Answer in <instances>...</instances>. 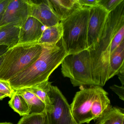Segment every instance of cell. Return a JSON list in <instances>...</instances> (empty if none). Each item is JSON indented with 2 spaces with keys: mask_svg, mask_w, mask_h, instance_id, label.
Wrapping results in <instances>:
<instances>
[{
  "mask_svg": "<svg viewBox=\"0 0 124 124\" xmlns=\"http://www.w3.org/2000/svg\"><path fill=\"white\" fill-rule=\"evenodd\" d=\"M124 25V0L109 13L97 47L89 51L92 74L96 85L103 86L109 80V58L112 40L116 33Z\"/></svg>",
  "mask_w": 124,
  "mask_h": 124,
  "instance_id": "obj_1",
  "label": "cell"
},
{
  "mask_svg": "<svg viewBox=\"0 0 124 124\" xmlns=\"http://www.w3.org/2000/svg\"><path fill=\"white\" fill-rule=\"evenodd\" d=\"M42 46V52L38 59L8 81L14 90L34 87L48 80L67 55L62 39L56 45Z\"/></svg>",
  "mask_w": 124,
  "mask_h": 124,
  "instance_id": "obj_2",
  "label": "cell"
},
{
  "mask_svg": "<svg viewBox=\"0 0 124 124\" xmlns=\"http://www.w3.org/2000/svg\"><path fill=\"white\" fill-rule=\"evenodd\" d=\"M70 106L75 122L88 124L103 115L110 106V101L102 87L90 85L77 92Z\"/></svg>",
  "mask_w": 124,
  "mask_h": 124,
  "instance_id": "obj_3",
  "label": "cell"
},
{
  "mask_svg": "<svg viewBox=\"0 0 124 124\" xmlns=\"http://www.w3.org/2000/svg\"><path fill=\"white\" fill-rule=\"evenodd\" d=\"M90 8L82 7L61 21L62 43L67 55L88 49L87 28Z\"/></svg>",
  "mask_w": 124,
  "mask_h": 124,
  "instance_id": "obj_4",
  "label": "cell"
},
{
  "mask_svg": "<svg viewBox=\"0 0 124 124\" xmlns=\"http://www.w3.org/2000/svg\"><path fill=\"white\" fill-rule=\"evenodd\" d=\"M43 46L37 43L18 44L3 55L0 66V80L8 82L38 59Z\"/></svg>",
  "mask_w": 124,
  "mask_h": 124,
  "instance_id": "obj_5",
  "label": "cell"
},
{
  "mask_svg": "<svg viewBox=\"0 0 124 124\" xmlns=\"http://www.w3.org/2000/svg\"><path fill=\"white\" fill-rule=\"evenodd\" d=\"M61 64L63 76L69 78L74 87L96 85L93 78L90 55L88 49L67 55Z\"/></svg>",
  "mask_w": 124,
  "mask_h": 124,
  "instance_id": "obj_6",
  "label": "cell"
},
{
  "mask_svg": "<svg viewBox=\"0 0 124 124\" xmlns=\"http://www.w3.org/2000/svg\"><path fill=\"white\" fill-rule=\"evenodd\" d=\"M48 94L51 106L46 111L50 124H75L70 106L59 88L51 85Z\"/></svg>",
  "mask_w": 124,
  "mask_h": 124,
  "instance_id": "obj_7",
  "label": "cell"
},
{
  "mask_svg": "<svg viewBox=\"0 0 124 124\" xmlns=\"http://www.w3.org/2000/svg\"><path fill=\"white\" fill-rule=\"evenodd\" d=\"M109 13L99 5L90 8L87 28V47L89 51L97 47Z\"/></svg>",
  "mask_w": 124,
  "mask_h": 124,
  "instance_id": "obj_8",
  "label": "cell"
},
{
  "mask_svg": "<svg viewBox=\"0 0 124 124\" xmlns=\"http://www.w3.org/2000/svg\"><path fill=\"white\" fill-rule=\"evenodd\" d=\"M29 16L28 0H11L0 23V27L9 25L20 28Z\"/></svg>",
  "mask_w": 124,
  "mask_h": 124,
  "instance_id": "obj_9",
  "label": "cell"
},
{
  "mask_svg": "<svg viewBox=\"0 0 124 124\" xmlns=\"http://www.w3.org/2000/svg\"><path fill=\"white\" fill-rule=\"evenodd\" d=\"M29 16L35 18L45 27L54 26L61 22L54 13L48 0L39 3L28 0Z\"/></svg>",
  "mask_w": 124,
  "mask_h": 124,
  "instance_id": "obj_10",
  "label": "cell"
},
{
  "mask_svg": "<svg viewBox=\"0 0 124 124\" xmlns=\"http://www.w3.org/2000/svg\"><path fill=\"white\" fill-rule=\"evenodd\" d=\"M45 27L39 21L32 16H29L20 28L18 44L37 43L40 39Z\"/></svg>",
  "mask_w": 124,
  "mask_h": 124,
  "instance_id": "obj_11",
  "label": "cell"
},
{
  "mask_svg": "<svg viewBox=\"0 0 124 124\" xmlns=\"http://www.w3.org/2000/svg\"><path fill=\"white\" fill-rule=\"evenodd\" d=\"M51 7L61 21L82 8L78 0H48Z\"/></svg>",
  "mask_w": 124,
  "mask_h": 124,
  "instance_id": "obj_12",
  "label": "cell"
},
{
  "mask_svg": "<svg viewBox=\"0 0 124 124\" xmlns=\"http://www.w3.org/2000/svg\"><path fill=\"white\" fill-rule=\"evenodd\" d=\"M124 40L110 55L108 67V79L117 75L124 66Z\"/></svg>",
  "mask_w": 124,
  "mask_h": 124,
  "instance_id": "obj_13",
  "label": "cell"
},
{
  "mask_svg": "<svg viewBox=\"0 0 124 124\" xmlns=\"http://www.w3.org/2000/svg\"><path fill=\"white\" fill-rule=\"evenodd\" d=\"M63 29L61 22L46 27L37 44L42 46H55L62 38Z\"/></svg>",
  "mask_w": 124,
  "mask_h": 124,
  "instance_id": "obj_14",
  "label": "cell"
},
{
  "mask_svg": "<svg viewBox=\"0 0 124 124\" xmlns=\"http://www.w3.org/2000/svg\"><path fill=\"white\" fill-rule=\"evenodd\" d=\"M20 28L7 25L0 27V46L12 48L18 43Z\"/></svg>",
  "mask_w": 124,
  "mask_h": 124,
  "instance_id": "obj_15",
  "label": "cell"
},
{
  "mask_svg": "<svg viewBox=\"0 0 124 124\" xmlns=\"http://www.w3.org/2000/svg\"><path fill=\"white\" fill-rule=\"evenodd\" d=\"M124 112L123 109L109 106L103 115L97 119L95 124H123Z\"/></svg>",
  "mask_w": 124,
  "mask_h": 124,
  "instance_id": "obj_16",
  "label": "cell"
},
{
  "mask_svg": "<svg viewBox=\"0 0 124 124\" xmlns=\"http://www.w3.org/2000/svg\"><path fill=\"white\" fill-rule=\"evenodd\" d=\"M16 91L25 99L29 106L30 114H41L45 111V104L33 93L25 89Z\"/></svg>",
  "mask_w": 124,
  "mask_h": 124,
  "instance_id": "obj_17",
  "label": "cell"
},
{
  "mask_svg": "<svg viewBox=\"0 0 124 124\" xmlns=\"http://www.w3.org/2000/svg\"><path fill=\"white\" fill-rule=\"evenodd\" d=\"M52 85L49 80L39 84L37 86L29 88H25L36 95L46 105V110L50 108L51 106L50 101L48 97V91L50 90Z\"/></svg>",
  "mask_w": 124,
  "mask_h": 124,
  "instance_id": "obj_18",
  "label": "cell"
},
{
  "mask_svg": "<svg viewBox=\"0 0 124 124\" xmlns=\"http://www.w3.org/2000/svg\"><path fill=\"white\" fill-rule=\"evenodd\" d=\"M8 104L20 116H24L30 114L29 106L25 99L16 91L11 98Z\"/></svg>",
  "mask_w": 124,
  "mask_h": 124,
  "instance_id": "obj_19",
  "label": "cell"
},
{
  "mask_svg": "<svg viewBox=\"0 0 124 124\" xmlns=\"http://www.w3.org/2000/svg\"><path fill=\"white\" fill-rule=\"evenodd\" d=\"M46 112L41 114H30L23 116L17 124H44Z\"/></svg>",
  "mask_w": 124,
  "mask_h": 124,
  "instance_id": "obj_20",
  "label": "cell"
},
{
  "mask_svg": "<svg viewBox=\"0 0 124 124\" xmlns=\"http://www.w3.org/2000/svg\"><path fill=\"white\" fill-rule=\"evenodd\" d=\"M123 0H99L98 5L101 6L109 13L114 10Z\"/></svg>",
  "mask_w": 124,
  "mask_h": 124,
  "instance_id": "obj_21",
  "label": "cell"
},
{
  "mask_svg": "<svg viewBox=\"0 0 124 124\" xmlns=\"http://www.w3.org/2000/svg\"><path fill=\"white\" fill-rule=\"evenodd\" d=\"M15 91L11 87L8 82L0 80V93L11 98Z\"/></svg>",
  "mask_w": 124,
  "mask_h": 124,
  "instance_id": "obj_22",
  "label": "cell"
},
{
  "mask_svg": "<svg viewBox=\"0 0 124 124\" xmlns=\"http://www.w3.org/2000/svg\"><path fill=\"white\" fill-rule=\"evenodd\" d=\"M110 88L119 96V98L122 101L124 100V86H118L116 85H114L110 87Z\"/></svg>",
  "mask_w": 124,
  "mask_h": 124,
  "instance_id": "obj_23",
  "label": "cell"
},
{
  "mask_svg": "<svg viewBox=\"0 0 124 124\" xmlns=\"http://www.w3.org/2000/svg\"><path fill=\"white\" fill-rule=\"evenodd\" d=\"M79 4L82 7L91 8L98 5L99 0H78Z\"/></svg>",
  "mask_w": 124,
  "mask_h": 124,
  "instance_id": "obj_24",
  "label": "cell"
},
{
  "mask_svg": "<svg viewBox=\"0 0 124 124\" xmlns=\"http://www.w3.org/2000/svg\"><path fill=\"white\" fill-rule=\"evenodd\" d=\"M11 0H0V23H1L6 8Z\"/></svg>",
  "mask_w": 124,
  "mask_h": 124,
  "instance_id": "obj_25",
  "label": "cell"
},
{
  "mask_svg": "<svg viewBox=\"0 0 124 124\" xmlns=\"http://www.w3.org/2000/svg\"><path fill=\"white\" fill-rule=\"evenodd\" d=\"M117 75L122 83V85L124 86V67L121 69Z\"/></svg>",
  "mask_w": 124,
  "mask_h": 124,
  "instance_id": "obj_26",
  "label": "cell"
},
{
  "mask_svg": "<svg viewBox=\"0 0 124 124\" xmlns=\"http://www.w3.org/2000/svg\"><path fill=\"white\" fill-rule=\"evenodd\" d=\"M8 49V47L7 46H0V56L4 55Z\"/></svg>",
  "mask_w": 124,
  "mask_h": 124,
  "instance_id": "obj_27",
  "label": "cell"
},
{
  "mask_svg": "<svg viewBox=\"0 0 124 124\" xmlns=\"http://www.w3.org/2000/svg\"><path fill=\"white\" fill-rule=\"evenodd\" d=\"M46 114L45 117L44 124H50L48 115L47 113L46 112Z\"/></svg>",
  "mask_w": 124,
  "mask_h": 124,
  "instance_id": "obj_28",
  "label": "cell"
},
{
  "mask_svg": "<svg viewBox=\"0 0 124 124\" xmlns=\"http://www.w3.org/2000/svg\"><path fill=\"white\" fill-rule=\"evenodd\" d=\"M7 97H8V96L6 95H4V94L0 93V101L3 100V99Z\"/></svg>",
  "mask_w": 124,
  "mask_h": 124,
  "instance_id": "obj_29",
  "label": "cell"
},
{
  "mask_svg": "<svg viewBox=\"0 0 124 124\" xmlns=\"http://www.w3.org/2000/svg\"><path fill=\"white\" fill-rule=\"evenodd\" d=\"M3 55L0 56V66H1L2 64V62L3 61Z\"/></svg>",
  "mask_w": 124,
  "mask_h": 124,
  "instance_id": "obj_30",
  "label": "cell"
},
{
  "mask_svg": "<svg viewBox=\"0 0 124 124\" xmlns=\"http://www.w3.org/2000/svg\"><path fill=\"white\" fill-rule=\"evenodd\" d=\"M0 124H13L12 123L10 122H5L0 123Z\"/></svg>",
  "mask_w": 124,
  "mask_h": 124,
  "instance_id": "obj_31",
  "label": "cell"
},
{
  "mask_svg": "<svg viewBox=\"0 0 124 124\" xmlns=\"http://www.w3.org/2000/svg\"><path fill=\"white\" fill-rule=\"evenodd\" d=\"M75 124H78L77 123H75Z\"/></svg>",
  "mask_w": 124,
  "mask_h": 124,
  "instance_id": "obj_32",
  "label": "cell"
}]
</instances>
